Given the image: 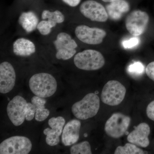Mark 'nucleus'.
<instances>
[{"label": "nucleus", "instance_id": "obj_1", "mask_svg": "<svg viewBox=\"0 0 154 154\" xmlns=\"http://www.w3.org/2000/svg\"><path fill=\"white\" fill-rule=\"evenodd\" d=\"M30 91L36 96L48 98L53 96L57 90V82L54 77L48 73L33 75L29 81Z\"/></svg>", "mask_w": 154, "mask_h": 154}, {"label": "nucleus", "instance_id": "obj_2", "mask_svg": "<svg viewBox=\"0 0 154 154\" xmlns=\"http://www.w3.org/2000/svg\"><path fill=\"white\" fill-rule=\"evenodd\" d=\"M100 108V99L94 93L87 94L82 100L76 102L72 107L74 116L78 119L85 120L95 116Z\"/></svg>", "mask_w": 154, "mask_h": 154}, {"label": "nucleus", "instance_id": "obj_3", "mask_svg": "<svg viewBox=\"0 0 154 154\" xmlns=\"http://www.w3.org/2000/svg\"><path fill=\"white\" fill-rule=\"evenodd\" d=\"M74 63L80 69L85 71L97 70L102 68L105 64L104 56L95 50H85L75 56Z\"/></svg>", "mask_w": 154, "mask_h": 154}, {"label": "nucleus", "instance_id": "obj_4", "mask_svg": "<svg viewBox=\"0 0 154 154\" xmlns=\"http://www.w3.org/2000/svg\"><path fill=\"white\" fill-rule=\"evenodd\" d=\"M126 92V88L121 83L116 80H110L103 87L101 99L106 105L116 106L124 100Z\"/></svg>", "mask_w": 154, "mask_h": 154}, {"label": "nucleus", "instance_id": "obj_5", "mask_svg": "<svg viewBox=\"0 0 154 154\" xmlns=\"http://www.w3.org/2000/svg\"><path fill=\"white\" fill-rule=\"evenodd\" d=\"M32 144L28 138L21 136L11 137L0 144L1 154H28Z\"/></svg>", "mask_w": 154, "mask_h": 154}, {"label": "nucleus", "instance_id": "obj_6", "mask_svg": "<svg viewBox=\"0 0 154 154\" xmlns=\"http://www.w3.org/2000/svg\"><path fill=\"white\" fill-rule=\"evenodd\" d=\"M130 122L129 116L120 113H113L105 123V132L113 138L121 137L126 132Z\"/></svg>", "mask_w": 154, "mask_h": 154}, {"label": "nucleus", "instance_id": "obj_7", "mask_svg": "<svg viewBox=\"0 0 154 154\" xmlns=\"http://www.w3.org/2000/svg\"><path fill=\"white\" fill-rule=\"evenodd\" d=\"M54 44L56 50V57L57 59L68 60L76 53V48L78 45L68 33L65 32L59 33Z\"/></svg>", "mask_w": 154, "mask_h": 154}, {"label": "nucleus", "instance_id": "obj_8", "mask_svg": "<svg viewBox=\"0 0 154 154\" xmlns=\"http://www.w3.org/2000/svg\"><path fill=\"white\" fill-rule=\"evenodd\" d=\"M149 20V17L147 13L141 10H135L126 17L125 27L133 36H140L146 29Z\"/></svg>", "mask_w": 154, "mask_h": 154}, {"label": "nucleus", "instance_id": "obj_9", "mask_svg": "<svg viewBox=\"0 0 154 154\" xmlns=\"http://www.w3.org/2000/svg\"><path fill=\"white\" fill-rule=\"evenodd\" d=\"M79 10L84 17L94 22H104L108 18L106 8L95 0H86L80 5Z\"/></svg>", "mask_w": 154, "mask_h": 154}, {"label": "nucleus", "instance_id": "obj_10", "mask_svg": "<svg viewBox=\"0 0 154 154\" xmlns=\"http://www.w3.org/2000/svg\"><path fill=\"white\" fill-rule=\"evenodd\" d=\"M27 103L25 98L17 96L8 104L7 113L9 119L15 126H19L25 121Z\"/></svg>", "mask_w": 154, "mask_h": 154}, {"label": "nucleus", "instance_id": "obj_11", "mask_svg": "<svg viewBox=\"0 0 154 154\" xmlns=\"http://www.w3.org/2000/svg\"><path fill=\"white\" fill-rule=\"evenodd\" d=\"M77 38L85 44L96 45L101 44L106 36V31L97 28H91L85 25L77 26L75 29Z\"/></svg>", "mask_w": 154, "mask_h": 154}, {"label": "nucleus", "instance_id": "obj_12", "mask_svg": "<svg viewBox=\"0 0 154 154\" xmlns=\"http://www.w3.org/2000/svg\"><path fill=\"white\" fill-rule=\"evenodd\" d=\"M16 74L12 65L5 61L0 64V93L6 94L11 92L15 85Z\"/></svg>", "mask_w": 154, "mask_h": 154}, {"label": "nucleus", "instance_id": "obj_13", "mask_svg": "<svg viewBox=\"0 0 154 154\" xmlns=\"http://www.w3.org/2000/svg\"><path fill=\"white\" fill-rule=\"evenodd\" d=\"M150 133V128L149 125L145 122L139 124L130 133L127 140L131 143L138 146L146 148L149 145V136Z\"/></svg>", "mask_w": 154, "mask_h": 154}, {"label": "nucleus", "instance_id": "obj_14", "mask_svg": "<svg viewBox=\"0 0 154 154\" xmlns=\"http://www.w3.org/2000/svg\"><path fill=\"white\" fill-rule=\"evenodd\" d=\"M81 122L77 119H73L66 125L63 131L62 141L65 146H69L77 142L79 138Z\"/></svg>", "mask_w": 154, "mask_h": 154}, {"label": "nucleus", "instance_id": "obj_15", "mask_svg": "<svg viewBox=\"0 0 154 154\" xmlns=\"http://www.w3.org/2000/svg\"><path fill=\"white\" fill-rule=\"evenodd\" d=\"M131 5L128 0H115L106 5L105 8L110 19L119 20L125 14L129 12Z\"/></svg>", "mask_w": 154, "mask_h": 154}, {"label": "nucleus", "instance_id": "obj_16", "mask_svg": "<svg viewBox=\"0 0 154 154\" xmlns=\"http://www.w3.org/2000/svg\"><path fill=\"white\" fill-rule=\"evenodd\" d=\"M13 51L19 56H29L36 51L34 43L29 39L24 38H18L13 43Z\"/></svg>", "mask_w": 154, "mask_h": 154}, {"label": "nucleus", "instance_id": "obj_17", "mask_svg": "<svg viewBox=\"0 0 154 154\" xmlns=\"http://www.w3.org/2000/svg\"><path fill=\"white\" fill-rule=\"evenodd\" d=\"M19 22L26 32L30 33L37 28L38 19L33 12H24L19 17Z\"/></svg>", "mask_w": 154, "mask_h": 154}, {"label": "nucleus", "instance_id": "obj_18", "mask_svg": "<svg viewBox=\"0 0 154 154\" xmlns=\"http://www.w3.org/2000/svg\"><path fill=\"white\" fill-rule=\"evenodd\" d=\"M42 18L44 20L47 19V20L53 22L56 25L63 23L65 20L63 14L58 10L54 12H51L48 10H44L42 14Z\"/></svg>", "mask_w": 154, "mask_h": 154}, {"label": "nucleus", "instance_id": "obj_19", "mask_svg": "<svg viewBox=\"0 0 154 154\" xmlns=\"http://www.w3.org/2000/svg\"><path fill=\"white\" fill-rule=\"evenodd\" d=\"M145 152L137 146L132 143H127L124 146H119L116 149L115 154H143Z\"/></svg>", "mask_w": 154, "mask_h": 154}, {"label": "nucleus", "instance_id": "obj_20", "mask_svg": "<svg viewBox=\"0 0 154 154\" xmlns=\"http://www.w3.org/2000/svg\"><path fill=\"white\" fill-rule=\"evenodd\" d=\"M65 119L62 116L52 117L49 119L48 124L53 132L60 136L62 134L63 126L65 124Z\"/></svg>", "mask_w": 154, "mask_h": 154}, {"label": "nucleus", "instance_id": "obj_21", "mask_svg": "<svg viewBox=\"0 0 154 154\" xmlns=\"http://www.w3.org/2000/svg\"><path fill=\"white\" fill-rule=\"evenodd\" d=\"M70 151L71 154H92L91 145L89 142L87 141L72 146Z\"/></svg>", "mask_w": 154, "mask_h": 154}, {"label": "nucleus", "instance_id": "obj_22", "mask_svg": "<svg viewBox=\"0 0 154 154\" xmlns=\"http://www.w3.org/2000/svg\"><path fill=\"white\" fill-rule=\"evenodd\" d=\"M56 26V24L48 20H43L38 23L37 29L42 35H48L50 33L51 29Z\"/></svg>", "mask_w": 154, "mask_h": 154}, {"label": "nucleus", "instance_id": "obj_23", "mask_svg": "<svg viewBox=\"0 0 154 154\" xmlns=\"http://www.w3.org/2000/svg\"><path fill=\"white\" fill-rule=\"evenodd\" d=\"M43 133L46 135L45 141H46V143L48 145L55 146L57 145L59 143L60 141V136L51 131L48 128L44 130Z\"/></svg>", "mask_w": 154, "mask_h": 154}, {"label": "nucleus", "instance_id": "obj_24", "mask_svg": "<svg viewBox=\"0 0 154 154\" xmlns=\"http://www.w3.org/2000/svg\"><path fill=\"white\" fill-rule=\"evenodd\" d=\"M50 111L45 108V106L38 107L36 108L35 119L36 121L42 122L44 121L49 116Z\"/></svg>", "mask_w": 154, "mask_h": 154}, {"label": "nucleus", "instance_id": "obj_25", "mask_svg": "<svg viewBox=\"0 0 154 154\" xmlns=\"http://www.w3.org/2000/svg\"><path fill=\"white\" fill-rule=\"evenodd\" d=\"M128 70L130 73L132 74L140 75L143 72L144 66L140 62H136L130 65Z\"/></svg>", "mask_w": 154, "mask_h": 154}, {"label": "nucleus", "instance_id": "obj_26", "mask_svg": "<svg viewBox=\"0 0 154 154\" xmlns=\"http://www.w3.org/2000/svg\"><path fill=\"white\" fill-rule=\"evenodd\" d=\"M36 111V107L32 103L29 102L27 103L26 116H25L26 120L28 121L32 120L35 117Z\"/></svg>", "mask_w": 154, "mask_h": 154}, {"label": "nucleus", "instance_id": "obj_27", "mask_svg": "<svg viewBox=\"0 0 154 154\" xmlns=\"http://www.w3.org/2000/svg\"><path fill=\"white\" fill-rule=\"evenodd\" d=\"M140 41L139 38L138 37H133L128 40H125L122 42V46L125 49H130L138 45Z\"/></svg>", "mask_w": 154, "mask_h": 154}, {"label": "nucleus", "instance_id": "obj_28", "mask_svg": "<svg viewBox=\"0 0 154 154\" xmlns=\"http://www.w3.org/2000/svg\"><path fill=\"white\" fill-rule=\"evenodd\" d=\"M31 101V103L35 106L36 108L45 106L46 102L45 98H42L36 95L32 97Z\"/></svg>", "mask_w": 154, "mask_h": 154}, {"label": "nucleus", "instance_id": "obj_29", "mask_svg": "<svg viewBox=\"0 0 154 154\" xmlns=\"http://www.w3.org/2000/svg\"><path fill=\"white\" fill-rule=\"evenodd\" d=\"M146 74L149 79L154 82V61L152 62L147 66Z\"/></svg>", "mask_w": 154, "mask_h": 154}, {"label": "nucleus", "instance_id": "obj_30", "mask_svg": "<svg viewBox=\"0 0 154 154\" xmlns=\"http://www.w3.org/2000/svg\"><path fill=\"white\" fill-rule=\"evenodd\" d=\"M146 112L148 118L154 121V100L148 105Z\"/></svg>", "mask_w": 154, "mask_h": 154}, {"label": "nucleus", "instance_id": "obj_31", "mask_svg": "<svg viewBox=\"0 0 154 154\" xmlns=\"http://www.w3.org/2000/svg\"><path fill=\"white\" fill-rule=\"evenodd\" d=\"M62 1L71 7H75L79 5L81 0H62Z\"/></svg>", "mask_w": 154, "mask_h": 154}, {"label": "nucleus", "instance_id": "obj_32", "mask_svg": "<svg viewBox=\"0 0 154 154\" xmlns=\"http://www.w3.org/2000/svg\"><path fill=\"white\" fill-rule=\"evenodd\" d=\"M101 1L105 3H109L113 2L115 0H101Z\"/></svg>", "mask_w": 154, "mask_h": 154}]
</instances>
